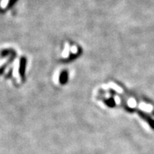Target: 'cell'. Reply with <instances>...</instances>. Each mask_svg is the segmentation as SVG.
Segmentation results:
<instances>
[{"label": "cell", "instance_id": "obj_2", "mask_svg": "<svg viewBox=\"0 0 154 154\" xmlns=\"http://www.w3.org/2000/svg\"><path fill=\"white\" fill-rule=\"evenodd\" d=\"M9 2V0H2V2H1V6H2V8H5L7 6Z\"/></svg>", "mask_w": 154, "mask_h": 154}, {"label": "cell", "instance_id": "obj_1", "mask_svg": "<svg viewBox=\"0 0 154 154\" xmlns=\"http://www.w3.org/2000/svg\"><path fill=\"white\" fill-rule=\"evenodd\" d=\"M69 46H68V44H66L65 51H63V57H68V55H69Z\"/></svg>", "mask_w": 154, "mask_h": 154}, {"label": "cell", "instance_id": "obj_3", "mask_svg": "<svg viewBox=\"0 0 154 154\" xmlns=\"http://www.w3.org/2000/svg\"><path fill=\"white\" fill-rule=\"evenodd\" d=\"M128 105H129L130 106H131V107H134V106H136L135 101H134L133 99L129 100V101H128Z\"/></svg>", "mask_w": 154, "mask_h": 154}, {"label": "cell", "instance_id": "obj_4", "mask_svg": "<svg viewBox=\"0 0 154 154\" xmlns=\"http://www.w3.org/2000/svg\"><path fill=\"white\" fill-rule=\"evenodd\" d=\"M65 79H66V72H63L61 76V81L64 83L65 82Z\"/></svg>", "mask_w": 154, "mask_h": 154}, {"label": "cell", "instance_id": "obj_5", "mask_svg": "<svg viewBox=\"0 0 154 154\" xmlns=\"http://www.w3.org/2000/svg\"><path fill=\"white\" fill-rule=\"evenodd\" d=\"M72 54H75V53H76V47H73L72 48Z\"/></svg>", "mask_w": 154, "mask_h": 154}]
</instances>
